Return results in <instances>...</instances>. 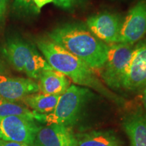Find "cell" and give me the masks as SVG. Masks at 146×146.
Wrapping results in <instances>:
<instances>
[{"label": "cell", "mask_w": 146, "mask_h": 146, "mask_svg": "<svg viewBox=\"0 0 146 146\" xmlns=\"http://www.w3.org/2000/svg\"><path fill=\"white\" fill-rule=\"evenodd\" d=\"M31 146H76L75 133L58 124L41 125Z\"/></svg>", "instance_id": "cell-9"}, {"label": "cell", "mask_w": 146, "mask_h": 146, "mask_svg": "<svg viewBox=\"0 0 146 146\" xmlns=\"http://www.w3.org/2000/svg\"><path fill=\"white\" fill-rule=\"evenodd\" d=\"M141 103L143 108L146 110V87L141 92Z\"/></svg>", "instance_id": "cell-23"}, {"label": "cell", "mask_w": 146, "mask_h": 146, "mask_svg": "<svg viewBox=\"0 0 146 146\" xmlns=\"http://www.w3.org/2000/svg\"><path fill=\"white\" fill-rule=\"evenodd\" d=\"M52 69L45 58L39 54L35 47L25 64L24 72L31 79L38 80L42 72Z\"/></svg>", "instance_id": "cell-17"}, {"label": "cell", "mask_w": 146, "mask_h": 146, "mask_svg": "<svg viewBox=\"0 0 146 146\" xmlns=\"http://www.w3.org/2000/svg\"><path fill=\"white\" fill-rule=\"evenodd\" d=\"M76 146H123L120 137L112 130H92L75 133Z\"/></svg>", "instance_id": "cell-13"}, {"label": "cell", "mask_w": 146, "mask_h": 146, "mask_svg": "<svg viewBox=\"0 0 146 146\" xmlns=\"http://www.w3.org/2000/svg\"><path fill=\"white\" fill-rule=\"evenodd\" d=\"M133 49L134 45L128 43H113L109 45L107 60L100 70V74L105 85L112 91L121 90Z\"/></svg>", "instance_id": "cell-4"}, {"label": "cell", "mask_w": 146, "mask_h": 146, "mask_svg": "<svg viewBox=\"0 0 146 146\" xmlns=\"http://www.w3.org/2000/svg\"><path fill=\"white\" fill-rule=\"evenodd\" d=\"M85 0H53L55 5L65 10H74L83 5Z\"/></svg>", "instance_id": "cell-19"}, {"label": "cell", "mask_w": 146, "mask_h": 146, "mask_svg": "<svg viewBox=\"0 0 146 146\" xmlns=\"http://www.w3.org/2000/svg\"><path fill=\"white\" fill-rule=\"evenodd\" d=\"M47 38L83 60L92 70H101L107 60L109 45L82 24H62L49 32Z\"/></svg>", "instance_id": "cell-2"}, {"label": "cell", "mask_w": 146, "mask_h": 146, "mask_svg": "<svg viewBox=\"0 0 146 146\" xmlns=\"http://www.w3.org/2000/svg\"><path fill=\"white\" fill-rule=\"evenodd\" d=\"M145 87L146 40H143L134 45L132 57L122 83L121 90L130 94H141Z\"/></svg>", "instance_id": "cell-5"}, {"label": "cell", "mask_w": 146, "mask_h": 146, "mask_svg": "<svg viewBox=\"0 0 146 146\" xmlns=\"http://www.w3.org/2000/svg\"><path fill=\"white\" fill-rule=\"evenodd\" d=\"M99 98L100 95L92 89L72 84L60 96L54 110L45 115L43 123L64 125L74 132L75 129L78 132L86 131L85 124L88 122Z\"/></svg>", "instance_id": "cell-3"}, {"label": "cell", "mask_w": 146, "mask_h": 146, "mask_svg": "<svg viewBox=\"0 0 146 146\" xmlns=\"http://www.w3.org/2000/svg\"><path fill=\"white\" fill-rule=\"evenodd\" d=\"M10 116H23L43 123L45 114L35 112L23 103L9 101L0 98V118Z\"/></svg>", "instance_id": "cell-16"}, {"label": "cell", "mask_w": 146, "mask_h": 146, "mask_svg": "<svg viewBox=\"0 0 146 146\" xmlns=\"http://www.w3.org/2000/svg\"><path fill=\"white\" fill-rule=\"evenodd\" d=\"M6 71V67H5V64L0 60V74H4Z\"/></svg>", "instance_id": "cell-24"}, {"label": "cell", "mask_w": 146, "mask_h": 146, "mask_svg": "<svg viewBox=\"0 0 146 146\" xmlns=\"http://www.w3.org/2000/svg\"><path fill=\"white\" fill-rule=\"evenodd\" d=\"M36 44L53 69L62 73L76 85L92 89L118 106H125V100L106 87L92 69L80 58L47 37L38 39Z\"/></svg>", "instance_id": "cell-1"}, {"label": "cell", "mask_w": 146, "mask_h": 146, "mask_svg": "<svg viewBox=\"0 0 146 146\" xmlns=\"http://www.w3.org/2000/svg\"><path fill=\"white\" fill-rule=\"evenodd\" d=\"M123 22L119 15L103 12L87 18L86 26L101 41L113 44L119 43Z\"/></svg>", "instance_id": "cell-7"}, {"label": "cell", "mask_w": 146, "mask_h": 146, "mask_svg": "<svg viewBox=\"0 0 146 146\" xmlns=\"http://www.w3.org/2000/svg\"><path fill=\"white\" fill-rule=\"evenodd\" d=\"M146 35V0H140L123 20L119 43L134 45Z\"/></svg>", "instance_id": "cell-8"}, {"label": "cell", "mask_w": 146, "mask_h": 146, "mask_svg": "<svg viewBox=\"0 0 146 146\" xmlns=\"http://www.w3.org/2000/svg\"><path fill=\"white\" fill-rule=\"evenodd\" d=\"M34 4L35 5V6L40 10L41 9L44 7L45 5L49 3H52L53 0H33Z\"/></svg>", "instance_id": "cell-22"}, {"label": "cell", "mask_w": 146, "mask_h": 146, "mask_svg": "<svg viewBox=\"0 0 146 146\" xmlns=\"http://www.w3.org/2000/svg\"><path fill=\"white\" fill-rule=\"evenodd\" d=\"M37 83L41 93L57 96L63 94L70 85L69 78L54 69L42 72Z\"/></svg>", "instance_id": "cell-14"}, {"label": "cell", "mask_w": 146, "mask_h": 146, "mask_svg": "<svg viewBox=\"0 0 146 146\" xmlns=\"http://www.w3.org/2000/svg\"><path fill=\"white\" fill-rule=\"evenodd\" d=\"M0 146H30L28 144L24 143H19V142L8 141L0 139Z\"/></svg>", "instance_id": "cell-21"}, {"label": "cell", "mask_w": 146, "mask_h": 146, "mask_svg": "<svg viewBox=\"0 0 146 146\" xmlns=\"http://www.w3.org/2000/svg\"><path fill=\"white\" fill-rule=\"evenodd\" d=\"M60 96L43 93H35L25 96L21 100L25 105L35 112L41 114L52 113L57 106Z\"/></svg>", "instance_id": "cell-15"}, {"label": "cell", "mask_w": 146, "mask_h": 146, "mask_svg": "<svg viewBox=\"0 0 146 146\" xmlns=\"http://www.w3.org/2000/svg\"><path fill=\"white\" fill-rule=\"evenodd\" d=\"M13 8L16 13L22 16L34 15L40 12L33 0H13Z\"/></svg>", "instance_id": "cell-18"}, {"label": "cell", "mask_w": 146, "mask_h": 146, "mask_svg": "<svg viewBox=\"0 0 146 146\" xmlns=\"http://www.w3.org/2000/svg\"><path fill=\"white\" fill-rule=\"evenodd\" d=\"M35 47L19 36H10L1 47L3 57L18 72H24L25 64Z\"/></svg>", "instance_id": "cell-12"}, {"label": "cell", "mask_w": 146, "mask_h": 146, "mask_svg": "<svg viewBox=\"0 0 146 146\" xmlns=\"http://www.w3.org/2000/svg\"><path fill=\"white\" fill-rule=\"evenodd\" d=\"M122 126L130 146H146V110L143 107L137 106L125 113Z\"/></svg>", "instance_id": "cell-11"}, {"label": "cell", "mask_w": 146, "mask_h": 146, "mask_svg": "<svg viewBox=\"0 0 146 146\" xmlns=\"http://www.w3.org/2000/svg\"><path fill=\"white\" fill-rule=\"evenodd\" d=\"M9 0H0V27L4 23Z\"/></svg>", "instance_id": "cell-20"}, {"label": "cell", "mask_w": 146, "mask_h": 146, "mask_svg": "<svg viewBox=\"0 0 146 146\" xmlns=\"http://www.w3.org/2000/svg\"><path fill=\"white\" fill-rule=\"evenodd\" d=\"M40 126L35 120L23 116L0 118V139L31 146Z\"/></svg>", "instance_id": "cell-6"}, {"label": "cell", "mask_w": 146, "mask_h": 146, "mask_svg": "<svg viewBox=\"0 0 146 146\" xmlns=\"http://www.w3.org/2000/svg\"><path fill=\"white\" fill-rule=\"evenodd\" d=\"M38 91V83L33 79L0 74V98L3 99L21 102L25 96Z\"/></svg>", "instance_id": "cell-10"}]
</instances>
